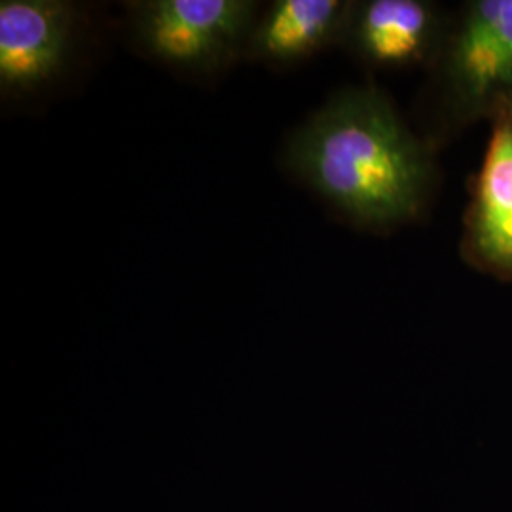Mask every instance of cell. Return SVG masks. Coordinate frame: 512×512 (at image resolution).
Here are the masks:
<instances>
[{
	"instance_id": "6da1fadb",
	"label": "cell",
	"mask_w": 512,
	"mask_h": 512,
	"mask_svg": "<svg viewBox=\"0 0 512 512\" xmlns=\"http://www.w3.org/2000/svg\"><path fill=\"white\" fill-rule=\"evenodd\" d=\"M437 150L376 86L344 88L289 141L294 175L353 224L387 232L416 222L439 184Z\"/></svg>"
},
{
	"instance_id": "7a4b0ae2",
	"label": "cell",
	"mask_w": 512,
	"mask_h": 512,
	"mask_svg": "<svg viewBox=\"0 0 512 512\" xmlns=\"http://www.w3.org/2000/svg\"><path fill=\"white\" fill-rule=\"evenodd\" d=\"M427 73L421 133L435 148L511 105L512 0H465L450 10Z\"/></svg>"
},
{
	"instance_id": "3957f363",
	"label": "cell",
	"mask_w": 512,
	"mask_h": 512,
	"mask_svg": "<svg viewBox=\"0 0 512 512\" xmlns=\"http://www.w3.org/2000/svg\"><path fill=\"white\" fill-rule=\"evenodd\" d=\"M256 6L249 0H141L129 8L143 52L173 69L213 74L247 52Z\"/></svg>"
},
{
	"instance_id": "277c9868",
	"label": "cell",
	"mask_w": 512,
	"mask_h": 512,
	"mask_svg": "<svg viewBox=\"0 0 512 512\" xmlns=\"http://www.w3.org/2000/svg\"><path fill=\"white\" fill-rule=\"evenodd\" d=\"M463 213L459 255L478 274L512 283V103L495 112Z\"/></svg>"
},
{
	"instance_id": "5b68a950",
	"label": "cell",
	"mask_w": 512,
	"mask_h": 512,
	"mask_svg": "<svg viewBox=\"0 0 512 512\" xmlns=\"http://www.w3.org/2000/svg\"><path fill=\"white\" fill-rule=\"evenodd\" d=\"M450 10L431 0H353L342 46L376 71L429 69Z\"/></svg>"
},
{
	"instance_id": "8992f818",
	"label": "cell",
	"mask_w": 512,
	"mask_h": 512,
	"mask_svg": "<svg viewBox=\"0 0 512 512\" xmlns=\"http://www.w3.org/2000/svg\"><path fill=\"white\" fill-rule=\"evenodd\" d=\"M76 10L63 0L0 2V88L4 95L37 92L73 54Z\"/></svg>"
},
{
	"instance_id": "52a82bcc",
	"label": "cell",
	"mask_w": 512,
	"mask_h": 512,
	"mask_svg": "<svg viewBox=\"0 0 512 512\" xmlns=\"http://www.w3.org/2000/svg\"><path fill=\"white\" fill-rule=\"evenodd\" d=\"M353 0H275L251 31V59L275 67L302 63L340 44Z\"/></svg>"
}]
</instances>
